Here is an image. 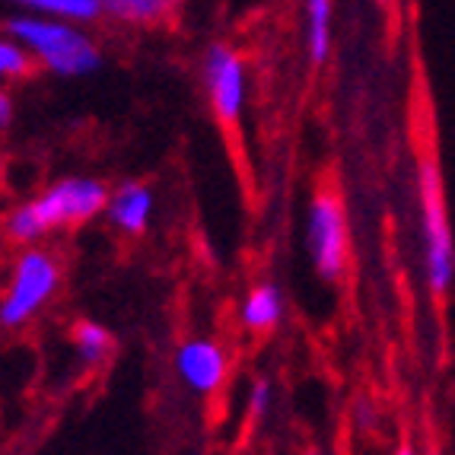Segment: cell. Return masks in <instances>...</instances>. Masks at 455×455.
<instances>
[{
  "instance_id": "cell-1",
  "label": "cell",
  "mask_w": 455,
  "mask_h": 455,
  "mask_svg": "<svg viewBox=\"0 0 455 455\" xmlns=\"http://www.w3.org/2000/svg\"><path fill=\"white\" fill-rule=\"evenodd\" d=\"M108 195L112 191L99 179H86V175L61 179V182L48 185L32 201L13 207L7 213V220H4V233L13 243L32 245L38 239H45L48 233H54V229L80 227V223H90L99 213H106Z\"/></svg>"
},
{
  "instance_id": "cell-2",
  "label": "cell",
  "mask_w": 455,
  "mask_h": 455,
  "mask_svg": "<svg viewBox=\"0 0 455 455\" xmlns=\"http://www.w3.org/2000/svg\"><path fill=\"white\" fill-rule=\"evenodd\" d=\"M7 32L32 54V61L54 76H86L102 64V52L92 36L70 20L23 13L7 20Z\"/></svg>"
},
{
  "instance_id": "cell-3",
  "label": "cell",
  "mask_w": 455,
  "mask_h": 455,
  "mask_svg": "<svg viewBox=\"0 0 455 455\" xmlns=\"http://www.w3.org/2000/svg\"><path fill=\"white\" fill-rule=\"evenodd\" d=\"M418 213H420V261L433 296H446L455 283V235L446 211L440 163L430 150L418 156Z\"/></svg>"
},
{
  "instance_id": "cell-4",
  "label": "cell",
  "mask_w": 455,
  "mask_h": 455,
  "mask_svg": "<svg viewBox=\"0 0 455 455\" xmlns=\"http://www.w3.org/2000/svg\"><path fill=\"white\" fill-rule=\"evenodd\" d=\"M61 287V265L52 251L26 249L13 265L7 293L0 299V325L20 328L52 303Z\"/></svg>"
},
{
  "instance_id": "cell-5",
  "label": "cell",
  "mask_w": 455,
  "mask_h": 455,
  "mask_svg": "<svg viewBox=\"0 0 455 455\" xmlns=\"http://www.w3.org/2000/svg\"><path fill=\"white\" fill-rule=\"evenodd\" d=\"M306 245L309 259L319 271L322 281L334 283L347 274L350 261V235H347V213L344 201L334 188H319L306 213Z\"/></svg>"
},
{
  "instance_id": "cell-6",
  "label": "cell",
  "mask_w": 455,
  "mask_h": 455,
  "mask_svg": "<svg viewBox=\"0 0 455 455\" xmlns=\"http://www.w3.org/2000/svg\"><path fill=\"white\" fill-rule=\"evenodd\" d=\"M204 84H207L213 115L223 124H239L245 108V61L239 58L235 48L223 45V42L207 48Z\"/></svg>"
},
{
  "instance_id": "cell-7",
  "label": "cell",
  "mask_w": 455,
  "mask_h": 455,
  "mask_svg": "<svg viewBox=\"0 0 455 455\" xmlns=\"http://www.w3.org/2000/svg\"><path fill=\"white\" fill-rule=\"evenodd\" d=\"M175 372L195 395H213L227 382L229 357L211 338H191L175 350Z\"/></svg>"
},
{
  "instance_id": "cell-8",
  "label": "cell",
  "mask_w": 455,
  "mask_h": 455,
  "mask_svg": "<svg viewBox=\"0 0 455 455\" xmlns=\"http://www.w3.org/2000/svg\"><path fill=\"white\" fill-rule=\"evenodd\" d=\"M106 217L118 233L140 235L153 217V191L140 182H131V185H122V188H115L112 195H108Z\"/></svg>"
},
{
  "instance_id": "cell-9",
  "label": "cell",
  "mask_w": 455,
  "mask_h": 455,
  "mask_svg": "<svg viewBox=\"0 0 455 455\" xmlns=\"http://www.w3.org/2000/svg\"><path fill=\"white\" fill-rule=\"evenodd\" d=\"M96 4L99 13L115 23L144 26V29L169 23L182 10V0H96Z\"/></svg>"
},
{
  "instance_id": "cell-10",
  "label": "cell",
  "mask_w": 455,
  "mask_h": 455,
  "mask_svg": "<svg viewBox=\"0 0 455 455\" xmlns=\"http://www.w3.org/2000/svg\"><path fill=\"white\" fill-rule=\"evenodd\" d=\"M243 325L255 334H265L271 331L274 325H281L283 319V293L281 287H274V283H259V287H251L243 299Z\"/></svg>"
},
{
  "instance_id": "cell-11",
  "label": "cell",
  "mask_w": 455,
  "mask_h": 455,
  "mask_svg": "<svg viewBox=\"0 0 455 455\" xmlns=\"http://www.w3.org/2000/svg\"><path fill=\"white\" fill-rule=\"evenodd\" d=\"M334 0H306V48L312 64H325L331 54Z\"/></svg>"
},
{
  "instance_id": "cell-12",
  "label": "cell",
  "mask_w": 455,
  "mask_h": 455,
  "mask_svg": "<svg viewBox=\"0 0 455 455\" xmlns=\"http://www.w3.org/2000/svg\"><path fill=\"white\" fill-rule=\"evenodd\" d=\"M23 7L32 16H52V20H70V23H92L99 20L96 0H7Z\"/></svg>"
},
{
  "instance_id": "cell-13",
  "label": "cell",
  "mask_w": 455,
  "mask_h": 455,
  "mask_svg": "<svg viewBox=\"0 0 455 455\" xmlns=\"http://www.w3.org/2000/svg\"><path fill=\"white\" fill-rule=\"evenodd\" d=\"M74 347L84 363L96 366L112 354V334H108V328L99 325V322H80L74 328Z\"/></svg>"
},
{
  "instance_id": "cell-14",
  "label": "cell",
  "mask_w": 455,
  "mask_h": 455,
  "mask_svg": "<svg viewBox=\"0 0 455 455\" xmlns=\"http://www.w3.org/2000/svg\"><path fill=\"white\" fill-rule=\"evenodd\" d=\"M29 70H32V54L16 38L0 36V84L16 80V76H26Z\"/></svg>"
},
{
  "instance_id": "cell-15",
  "label": "cell",
  "mask_w": 455,
  "mask_h": 455,
  "mask_svg": "<svg viewBox=\"0 0 455 455\" xmlns=\"http://www.w3.org/2000/svg\"><path fill=\"white\" fill-rule=\"evenodd\" d=\"M274 402V388L267 379H255L249 388V418L251 420H261L267 414V408H271Z\"/></svg>"
},
{
  "instance_id": "cell-16",
  "label": "cell",
  "mask_w": 455,
  "mask_h": 455,
  "mask_svg": "<svg viewBox=\"0 0 455 455\" xmlns=\"http://www.w3.org/2000/svg\"><path fill=\"white\" fill-rule=\"evenodd\" d=\"M10 118H13V99H10V92L0 90V131L7 128Z\"/></svg>"
},
{
  "instance_id": "cell-17",
  "label": "cell",
  "mask_w": 455,
  "mask_h": 455,
  "mask_svg": "<svg viewBox=\"0 0 455 455\" xmlns=\"http://www.w3.org/2000/svg\"><path fill=\"white\" fill-rule=\"evenodd\" d=\"M395 455H420V452L414 446H411V443H402V446L395 449Z\"/></svg>"
},
{
  "instance_id": "cell-18",
  "label": "cell",
  "mask_w": 455,
  "mask_h": 455,
  "mask_svg": "<svg viewBox=\"0 0 455 455\" xmlns=\"http://www.w3.org/2000/svg\"><path fill=\"white\" fill-rule=\"evenodd\" d=\"M420 455H443V452H440V449H424Z\"/></svg>"
},
{
  "instance_id": "cell-19",
  "label": "cell",
  "mask_w": 455,
  "mask_h": 455,
  "mask_svg": "<svg viewBox=\"0 0 455 455\" xmlns=\"http://www.w3.org/2000/svg\"><path fill=\"white\" fill-rule=\"evenodd\" d=\"M376 4H392V0H376Z\"/></svg>"
},
{
  "instance_id": "cell-20",
  "label": "cell",
  "mask_w": 455,
  "mask_h": 455,
  "mask_svg": "<svg viewBox=\"0 0 455 455\" xmlns=\"http://www.w3.org/2000/svg\"><path fill=\"white\" fill-rule=\"evenodd\" d=\"M303 455H322V452H303Z\"/></svg>"
}]
</instances>
